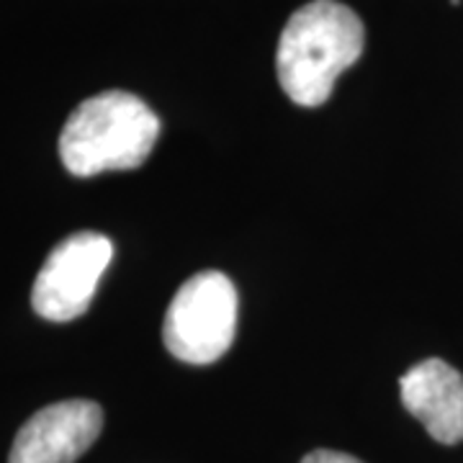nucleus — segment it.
I'll return each mask as SVG.
<instances>
[{
  "label": "nucleus",
  "instance_id": "39448f33",
  "mask_svg": "<svg viewBox=\"0 0 463 463\" xmlns=\"http://www.w3.org/2000/svg\"><path fill=\"white\" fill-rule=\"evenodd\" d=\"M103 430V410L88 399L57 402L18 430L8 463H75Z\"/></svg>",
  "mask_w": 463,
  "mask_h": 463
},
{
  "label": "nucleus",
  "instance_id": "423d86ee",
  "mask_svg": "<svg viewBox=\"0 0 463 463\" xmlns=\"http://www.w3.org/2000/svg\"><path fill=\"white\" fill-rule=\"evenodd\" d=\"M402 404L417 417L432 440L456 446L463 440V376L440 358L412 365L402 381Z\"/></svg>",
  "mask_w": 463,
  "mask_h": 463
},
{
  "label": "nucleus",
  "instance_id": "7ed1b4c3",
  "mask_svg": "<svg viewBox=\"0 0 463 463\" xmlns=\"http://www.w3.org/2000/svg\"><path fill=\"white\" fill-rule=\"evenodd\" d=\"M237 291L219 270H201L183 283L167 307L163 340L167 353L191 365L219 361L234 340Z\"/></svg>",
  "mask_w": 463,
  "mask_h": 463
},
{
  "label": "nucleus",
  "instance_id": "0eeeda50",
  "mask_svg": "<svg viewBox=\"0 0 463 463\" xmlns=\"http://www.w3.org/2000/svg\"><path fill=\"white\" fill-rule=\"evenodd\" d=\"M301 463H364L355 456H347V453H340V450H312L304 456Z\"/></svg>",
  "mask_w": 463,
  "mask_h": 463
},
{
  "label": "nucleus",
  "instance_id": "20e7f679",
  "mask_svg": "<svg viewBox=\"0 0 463 463\" xmlns=\"http://www.w3.org/2000/svg\"><path fill=\"white\" fill-rule=\"evenodd\" d=\"M114 245L100 232H78L44 260L32 288L33 312L50 322H70L88 312Z\"/></svg>",
  "mask_w": 463,
  "mask_h": 463
},
{
  "label": "nucleus",
  "instance_id": "f257e3e1",
  "mask_svg": "<svg viewBox=\"0 0 463 463\" xmlns=\"http://www.w3.org/2000/svg\"><path fill=\"white\" fill-rule=\"evenodd\" d=\"M364 21L337 0H312L286 21L276 72L288 99L315 109L330 99L337 78L364 54Z\"/></svg>",
  "mask_w": 463,
  "mask_h": 463
},
{
  "label": "nucleus",
  "instance_id": "f03ea898",
  "mask_svg": "<svg viewBox=\"0 0 463 463\" xmlns=\"http://www.w3.org/2000/svg\"><path fill=\"white\" fill-rule=\"evenodd\" d=\"M160 137V118L127 90H106L83 100L62 127L60 157L78 178L106 170H134Z\"/></svg>",
  "mask_w": 463,
  "mask_h": 463
}]
</instances>
